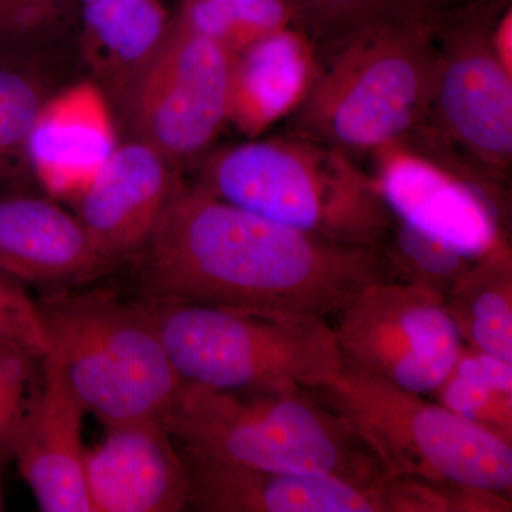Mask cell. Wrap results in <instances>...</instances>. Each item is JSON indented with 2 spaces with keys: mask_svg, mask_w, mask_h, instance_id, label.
Listing matches in <instances>:
<instances>
[{
  "mask_svg": "<svg viewBox=\"0 0 512 512\" xmlns=\"http://www.w3.org/2000/svg\"><path fill=\"white\" fill-rule=\"evenodd\" d=\"M82 2L84 3V5H87V3H92L94 2V0H82Z\"/></svg>",
  "mask_w": 512,
  "mask_h": 512,
  "instance_id": "obj_31",
  "label": "cell"
},
{
  "mask_svg": "<svg viewBox=\"0 0 512 512\" xmlns=\"http://www.w3.org/2000/svg\"><path fill=\"white\" fill-rule=\"evenodd\" d=\"M318 57L295 26L275 30L232 56L228 120L249 136L298 109L318 73Z\"/></svg>",
  "mask_w": 512,
  "mask_h": 512,
  "instance_id": "obj_18",
  "label": "cell"
},
{
  "mask_svg": "<svg viewBox=\"0 0 512 512\" xmlns=\"http://www.w3.org/2000/svg\"><path fill=\"white\" fill-rule=\"evenodd\" d=\"M60 0H0V45H15L46 23Z\"/></svg>",
  "mask_w": 512,
  "mask_h": 512,
  "instance_id": "obj_28",
  "label": "cell"
},
{
  "mask_svg": "<svg viewBox=\"0 0 512 512\" xmlns=\"http://www.w3.org/2000/svg\"><path fill=\"white\" fill-rule=\"evenodd\" d=\"M37 302L49 353L86 413L104 427L164 423L183 380L140 303L104 291L57 292Z\"/></svg>",
  "mask_w": 512,
  "mask_h": 512,
  "instance_id": "obj_7",
  "label": "cell"
},
{
  "mask_svg": "<svg viewBox=\"0 0 512 512\" xmlns=\"http://www.w3.org/2000/svg\"><path fill=\"white\" fill-rule=\"evenodd\" d=\"M436 20L377 23L320 56L289 131L356 160L409 137L426 119L433 97Z\"/></svg>",
  "mask_w": 512,
  "mask_h": 512,
  "instance_id": "obj_3",
  "label": "cell"
},
{
  "mask_svg": "<svg viewBox=\"0 0 512 512\" xmlns=\"http://www.w3.org/2000/svg\"><path fill=\"white\" fill-rule=\"evenodd\" d=\"M84 414L59 363L47 353L13 451L20 474L42 511L93 512L86 484Z\"/></svg>",
  "mask_w": 512,
  "mask_h": 512,
  "instance_id": "obj_14",
  "label": "cell"
},
{
  "mask_svg": "<svg viewBox=\"0 0 512 512\" xmlns=\"http://www.w3.org/2000/svg\"><path fill=\"white\" fill-rule=\"evenodd\" d=\"M308 390L348 421L390 473L511 498L512 443L440 403L348 366Z\"/></svg>",
  "mask_w": 512,
  "mask_h": 512,
  "instance_id": "obj_8",
  "label": "cell"
},
{
  "mask_svg": "<svg viewBox=\"0 0 512 512\" xmlns=\"http://www.w3.org/2000/svg\"><path fill=\"white\" fill-rule=\"evenodd\" d=\"M431 394L450 412L512 443V362L464 345Z\"/></svg>",
  "mask_w": 512,
  "mask_h": 512,
  "instance_id": "obj_21",
  "label": "cell"
},
{
  "mask_svg": "<svg viewBox=\"0 0 512 512\" xmlns=\"http://www.w3.org/2000/svg\"><path fill=\"white\" fill-rule=\"evenodd\" d=\"M79 218L55 202L0 191V271L22 284L72 285L110 268Z\"/></svg>",
  "mask_w": 512,
  "mask_h": 512,
  "instance_id": "obj_16",
  "label": "cell"
},
{
  "mask_svg": "<svg viewBox=\"0 0 512 512\" xmlns=\"http://www.w3.org/2000/svg\"><path fill=\"white\" fill-rule=\"evenodd\" d=\"M0 348L22 350L43 359L50 338L39 302L22 282L0 271Z\"/></svg>",
  "mask_w": 512,
  "mask_h": 512,
  "instance_id": "obj_27",
  "label": "cell"
},
{
  "mask_svg": "<svg viewBox=\"0 0 512 512\" xmlns=\"http://www.w3.org/2000/svg\"><path fill=\"white\" fill-rule=\"evenodd\" d=\"M336 318L345 366L423 396L446 379L464 346L444 299L399 281L367 286Z\"/></svg>",
  "mask_w": 512,
  "mask_h": 512,
  "instance_id": "obj_9",
  "label": "cell"
},
{
  "mask_svg": "<svg viewBox=\"0 0 512 512\" xmlns=\"http://www.w3.org/2000/svg\"><path fill=\"white\" fill-rule=\"evenodd\" d=\"M181 451V450H180ZM188 510L200 512H430L433 488L390 476L357 483L325 474L278 473L184 453Z\"/></svg>",
  "mask_w": 512,
  "mask_h": 512,
  "instance_id": "obj_11",
  "label": "cell"
},
{
  "mask_svg": "<svg viewBox=\"0 0 512 512\" xmlns=\"http://www.w3.org/2000/svg\"><path fill=\"white\" fill-rule=\"evenodd\" d=\"M3 510L2 487H0V511Z\"/></svg>",
  "mask_w": 512,
  "mask_h": 512,
  "instance_id": "obj_29",
  "label": "cell"
},
{
  "mask_svg": "<svg viewBox=\"0 0 512 512\" xmlns=\"http://www.w3.org/2000/svg\"><path fill=\"white\" fill-rule=\"evenodd\" d=\"M165 160L144 141L117 147L76 198L77 218L110 265L137 254L153 234L177 188Z\"/></svg>",
  "mask_w": 512,
  "mask_h": 512,
  "instance_id": "obj_15",
  "label": "cell"
},
{
  "mask_svg": "<svg viewBox=\"0 0 512 512\" xmlns=\"http://www.w3.org/2000/svg\"><path fill=\"white\" fill-rule=\"evenodd\" d=\"M86 484L93 512L188 510L187 467L163 421L106 426L87 448Z\"/></svg>",
  "mask_w": 512,
  "mask_h": 512,
  "instance_id": "obj_13",
  "label": "cell"
},
{
  "mask_svg": "<svg viewBox=\"0 0 512 512\" xmlns=\"http://www.w3.org/2000/svg\"><path fill=\"white\" fill-rule=\"evenodd\" d=\"M116 148L106 97L84 83L42 104L26 151L29 167L50 194L76 200Z\"/></svg>",
  "mask_w": 512,
  "mask_h": 512,
  "instance_id": "obj_17",
  "label": "cell"
},
{
  "mask_svg": "<svg viewBox=\"0 0 512 512\" xmlns=\"http://www.w3.org/2000/svg\"><path fill=\"white\" fill-rule=\"evenodd\" d=\"M490 2L510 3V0H490Z\"/></svg>",
  "mask_w": 512,
  "mask_h": 512,
  "instance_id": "obj_30",
  "label": "cell"
},
{
  "mask_svg": "<svg viewBox=\"0 0 512 512\" xmlns=\"http://www.w3.org/2000/svg\"><path fill=\"white\" fill-rule=\"evenodd\" d=\"M180 16L232 56L259 37L295 26L293 0H184Z\"/></svg>",
  "mask_w": 512,
  "mask_h": 512,
  "instance_id": "obj_24",
  "label": "cell"
},
{
  "mask_svg": "<svg viewBox=\"0 0 512 512\" xmlns=\"http://www.w3.org/2000/svg\"><path fill=\"white\" fill-rule=\"evenodd\" d=\"M231 52L180 15L130 84L141 141L167 160L204 150L228 120Z\"/></svg>",
  "mask_w": 512,
  "mask_h": 512,
  "instance_id": "obj_10",
  "label": "cell"
},
{
  "mask_svg": "<svg viewBox=\"0 0 512 512\" xmlns=\"http://www.w3.org/2000/svg\"><path fill=\"white\" fill-rule=\"evenodd\" d=\"M42 360L22 350L0 348V467L13 458L20 427L39 387Z\"/></svg>",
  "mask_w": 512,
  "mask_h": 512,
  "instance_id": "obj_26",
  "label": "cell"
},
{
  "mask_svg": "<svg viewBox=\"0 0 512 512\" xmlns=\"http://www.w3.org/2000/svg\"><path fill=\"white\" fill-rule=\"evenodd\" d=\"M382 251L393 281L420 286L443 299L478 259L461 254L397 218Z\"/></svg>",
  "mask_w": 512,
  "mask_h": 512,
  "instance_id": "obj_25",
  "label": "cell"
},
{
  "mask_svg": "<svg viewBox=\"0 0 512 512\" xmlns=\"http://www.w3.org/2000/svg\"><path fill=\"white\" fill-rule=\"evenodd\" d=\"M484 0H293L295 28L308 37L316 57L360 30L400 18L437 19Z\"/></svg>",
  "mask_w": 512,
  "mask_h": 512,
  "instance_id": "obj_22",
  "label": "cell"
},
{
  "mask_svg": "<svg viewBox=\"0 0 512 512\" xmlns=\"http://www.w3.org/2000/svg\"><path fill=\"white\" fill-rule=\"evenodd\" d=\"M510 3L477 2L436 20V82L426 119L404 143L483 181L512 165V74L503 49Z\"/></svg>",
  "mask_w": 512,
  "mask_h": 512,
  "instance_id": "obj_6",
  "label": "cell"
},
{
  "mask_svg": "<svg viewBox=\"0 0 512 512\" xmlns=\"http://www.w3.org/2000/svg\"><path fill=\"white\" fill-rule=\"evenodd\" d=\"M198 187L276 224L352 247L382 249L396 224L375 177L356 158L291 131L217 154Z\"/></svg>",
  "mask_w": 512,
  "mask_h": 512,
  "instance_id": "obj_4",
  "label": "cell"
},
{
  "mask_svg": "<svg viewBox=\"0 0 512 512\" xmlns=\"http://www.w3.org/2000/svg\"><path fill=\"white\" fill-rule=\"evenodd\" d=\"M141 251L144 299L328 319L393 281L382 249L313 237L200 187L175 188Z\"/></svg>",
  "mask_w": 512,
  "mask_h": 512,
  "instance_id": "obj_1",
  "label": "cell"
},
{
  "mask_svg": "<svg viewBox=\"0 0 512 512\" xmlns=\"http://www.w3.org/2000/svg\"><path fill=\"white\" fill-rule=\"evenodd\" d=\"M164 426L184 453L222 463L357 483L393 474L348 421L302 387L220 390L183 382Z\"/></svg>",
  "mask_w": 512,
  "mask_h": 512,
  "instance_id": "obj_2",
  "label": "cell"
},
{
  "mask_svg": "<svg viewBox=\"0 0 512 512\" xmlns=\"http://www.w3.org/2000/svg\"><path fill=\"white\" fill-rule=\"evenodd\" d=\"M372 157L373 177L397 220L471 258L507 244L504 191L474 183L404 141Z\"/></svg>",
  "mask_w": 512,
  "mask_h": 512,
  "instance_id": "obj_12",
  "label": "cell"
},
{
  "mask_svg": "<svg viewBox=\"0 0 512 512\" xmlns=\"http://www.w3.org/2000/svg\"><path fill=\"white\" fill-rule=\"evenodd\" d=\"M43 103L35 74L0 45V191L15 190L29 167L28 137Z\"/></svg>",
  "mask_w": 512,
  "mask_h": 512,
  "instance_id": "obj_23",
  "label": "cell"
},
{
  "mask_svg": "<svg viewBox=\"0 0 512 512\" xmlns=\"http://www.w3.org/2000/svg\"><path fill=\"white\" fill-rule=\"evenodd\" d=\"M184 383L220 390L318 389L342 372L326 318L141 299Z\"/></svg>",
  "mask_w": 512,
  "mask_h": 512,
  "instance_id": "obj_5",
  "label": "cell"
},
{
  "mask_svg": "<svg viewBox=\"0 0 512 512\" xmlns=\"http://www.w3.org/2000/svg\"><path fill=\"white\" fill-rule=\"evenodd\" d=\"M168 25L160 0H94L84 10L93 63L130 84L163 42Z\"/></svg>",
  "mask_w": 512,
  "mask_h": 512,
  "instance_id": "obj_20",
  "label": "cell"
},
{
  "mask_svg": "<svg viewBox=\"0 0 512 512\" xmlns=\"http://www.w3.org/2000/svg\"><path fill=\"white\" fill-rule=\"evenodd\" d=\"M464 345L512 362V254L508 244L478 258L447 298Z\"/></svg>",
  "mask_w": 512,
  "mask_h": 512,
  "instance_id": "obj_19",
  "label": "cell"
}]
</instances>
